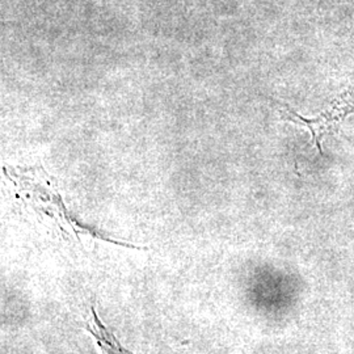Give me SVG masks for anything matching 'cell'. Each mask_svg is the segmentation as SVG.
I'll return each instance as SVG.
<instances>
[{"instance_id":"obj_1","label":"cell","mask_w":354,"mask_h":354,"mask_svg":"<svg viewBox=\"0 0 354 354\" xmlns=\"http://www.w3.org/2000/svg\"><path fill=\"white\" fill-rule=\"evenodd\" d=\"M3 172L17 190L19 198L28 203L38 215H45L53 219L59 226L62 234L74 235L77 239L82 234H84L115 245L136 248L131 244L114 241L95 228L82 225L74 215L70 214L64 206L61 194L58 193L55 185L50 183V178L41 165L28 168L3 167Z\"/></svg>"},{"instance_id":"obj_2","label":"cell","mask_w":354,"mask_h":354,"mask_svg":"<svg viewBox=\"0 0 354 354\" xmlns=\"http://www.w3.org/2000/svg\"><path fill=\"white\" fill-rule=\"evenodd\" d=\"M84 327L92 335L102 354H134L127 351L114 336L113 332L102 324V319L97 315L93 306L89 307L88 314L84 319Z\"/></svg>"}]
</instances>
